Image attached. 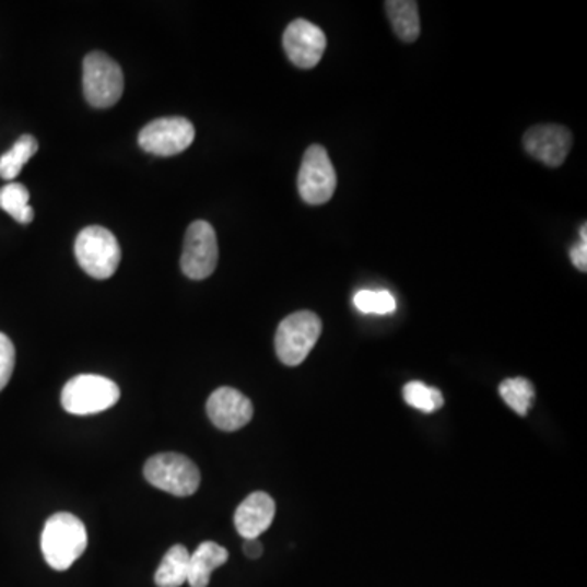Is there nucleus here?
<instances>
[{
    "label": "nucleus",
    "instance_id": "423d86ee",
    "mask_svg": "<svg viewBox=\"0 0 587 587\" xmlns=\"http://www.w3.org/2000/svg\"><path fill=\"white\" fill-rule=\"evenodd\" d=\"M125 92V78L115 59L105 52H91L84 61V94L94 108L116 105Z\"/></svg>",
    "mask_w": 587,
    "mask_h": 587
},
{
    "label": "nucleus",
    "instance_id": "0eeeda50",
    "mask_svg": "<svg viewBox=\"0 0 587 587\" xmlns=\"http://www.w3.org/2000/svg\"><path fill=\"white\" fill-rule=\"evenodd\" d=\"M297 187L307 204L320 206L330 201L337 190V172L324 145H310L302 159Z\"/></svg>",
    "mask_w": 587,
    "mask_h": 587
},
{
    "label": "nucleus",
    "instance_id": "1a4fd4ad",
    "mask_svg": "<svg viewBox=\"0 0 587 587\" xmlns=\"http://www.w3.org/2000/svg\"><path fill=\"white\" fill-rule=\"evenodd\" d=\"M218 237L212 225L206 221H196L185 235L181 271L190 280L201 281L211 277L218 267Z\"/></svg>",
    "mask_w": 587,
    "mask_h": 587
},
{
    "label": "nucleus",
    "instance_id": "5701e85b",
    "mask_svg": "<svg viewBox=\"0 0 587 587\" xmlns=\"http://www.w3.org/2000/svg\"><path fill=\"white\" fill-rule=\"evenodd\" d=\"M570 257H572L573 265H575L576 270L587 271V242L582 240L578 244L573 245L572 251H570Z\"/></svg>",
    "mask_w": 587,
    "mask_h": 587
},
{
    "label": "nucleus",
    "instance_id": "a211bd4d",
    "mask_svg": "<svg viewBox=\"0 0 587 587\" xmlns=\"http://www.w3.org/2000/svg\"><path fill=\"white\" fill-rule=\"evenodd\" d=\"M30 202V191L22 184H9L0 188V209L12 215L20 224H30L35 218Z\"/></svg>",
    "mask_w": 587,
    "mask_h": 587
},
{
    "label": "nucleus",
    "instance_id": "4468645a",
    "mask_svg": "<svg viewBox=\"0 0 587 587\" xmlns=\"http://www.w3.org/2000/svg\"><path fill=\"white\" fill-rule=\"evenodd\" d=\"M228 552L215 542H204L190 555L188 566V585L191 587H208L212 572L227 563Z\"/></svg>",
    "mask_w": 587,
    "mask_h": 587
},
{
    "label": "nucleus",
    "instance_id": "b1692460",
    "mask_svg": "<svg viewBox=\"0 0 587 587\" xmlns=\"http://www.w3.org/2000/svg\"><path fill=\"white\" fill-rule=\"evenodd\" d=\"M244 553L248 559H260L261 553H263V545H261L260 540L258 539L245 540Z\"/></svg>",
    "mask_w": 587,
    "mask_h": 587
},
{
    "label": "nucleus",
    "instance_id": "412c9836",
    "mask_svg": "<svg viewBox=\"0 0 587 587\" xmlns=\"http://www.w3.org/2000/svg\"><path fill=\"white\" fill-rule=\"evenodd\" d=\"M354 305L363 314L386 315L397 308V301L389 291H360L354 295Z\"/></svg>",
    "mask_w": 587,
    "mask_h": 587
},
{
    "label": "nucleus",
    "instance_id": "ddd939ff",
    "mask_svg": "<svg viewBox=\"0 0 587 587\" xmlns=\"http://www.w3.org/2000/svg\"><path fill=\"white\" fill-rule=\"evenodd\" d=\"M277 504L263 491L251 493L235 510V529L245 540L258 539L273 524Z\"/></svg>",
    "mask_w": 587,
    "mask_h": 587
},
{
    "label": "nucleus",
    "instance_id": "7ed1b4c3",
    "mask_svg": "<svg viewBox=\"0 0 587 587\" xmlns=\"http://www.w3.org/2000/svg\"><path fill=\"white\" fill-rule=\"evenodd\" d=\"M320 334L321 320L314 312H295L284 318L274 338V347L281 363L293 367L304 363Z\"/></svg>",
    "mask_w": 587,
    "mask_h": 587
},
{
    "label": "nucleus",
    "instance_id": "6e6552de",
    "mask_svg": "<svg viewBox=\"0 0 587 587\" xmlns=\"http://www.w3.org/2000/svg\"><path fill=\"white\" fill-rule=\"evenodd\" d=\"M138 141L142 151L149 154L172 157L193 144L195 126L181 116L154 119L142 128Z\"/></svg>",
    "mask_w": 587,
    "mask_h": 587
},
{
    "label": "nucleus",
    "instance_id": "f3484780",
    "mask_svg": "<svg viewBox=\"0 0 587 587\" xmlns=\"http://www.w3.org/2000/svg\"><path fill=\"white\" fill-rule=\"evenodd\" d=\"M38 152V141L33 136L25 134L12 145L9 152L0 157V177L13 180L19 177L26 162Z\"/></svg>",
    "mask_w": 587,
    "mask_h": 587
},
{
    "label": "nucleus",
    "instance_id": "6ab92c4d",
    "mask_svg": "<svg viewBox=\"0 0 587 587\" xmlns=\"http://www.w3.org/2000/svg\"><path fill=\"white\" fill-rule=\"evenodd\" d=\"M500 394L503 400L509 404V408H513L520 416H526L529 413L533 397H536V390H533L532 384L524 379V377L506 379L504 383H501Z\"/></svg>",
    "mask_w": 587,
    "mask_h": 587
},
{
    "label": "nucleus",
    "instance_id": "9b49d317",
    "mask_svg": "<svg viewBox=\"0 0 587 587\" xmlns=\"http://www.w3.org/2000/svg\"><path fill=\"white\" fill-rule=\"evenodd\" d=\"M573 134L560 125H537L524 134V148L536 161L556 168L566 161L572 151Z\"/></svg>",
    "mask_w": 587,
    "mask_h": 587
},
{
    "label": "nucleus",
    "instance_id": "39448f33",
    "mask_svg": "<svg viewBox=\"0 0 587 587\" xmlns=\"http://www.w3.org/2000/svg\"><path fill=\"white\" fill-rule=\"evenodd\" d=\"M144 477L155 489L180 497L195 494L201 483V473L193 460L175 453L151 457L145 462Z\"/></svg>",
    "mask_w": 587,
    "mask_h": 587
},
{
    "label": "nucleus",
    "instance_id": "4be33fe9",
    "mask_svg": "<svg viewBox=\"0 0 587 587\" xmlns=\"http://www.w3.org/2000/svg\"><path fill=\"white\" fill-rule=\"evenodd\" d=\"M15 369V348L7 334L0 333V391L10 383Z\"/></svg>",
    "mask_w": 587,
    "mask_h": 587
},
{
    "label": "nucleus",
    "instance_id": "f03ea898",
    "mask_svg": "<svg viewBox=\"0 0 587 587\" xmlns=\"http://www.w3.org/2000/svg\"><path fill=\"white\" fill-rule=\"evenodd\" d=\"M74 251L82 270L95 280L111 278L121 261V247L115 235L99 225L82 228Z\"/></svg>",
    "mask_w": 587,
    "mask_h": 587
},
{
    "label": "nucleus",
    "instance_id": "2eb2a0df",
    "mask_svg": "<svg viewBox=\"0 0 587 587\" xmlns=\"http://www.w3.org/2000/svg\"><path fill=\"white\" fill-rule=\"evenodd\" d=\"M384 7L397 38L404 43L416 42L421 32L418 3L414 0H389Z\"/></svg>",
    "mask_w": 587,
    "mask_h": 587
},
{
    "label": "nucleus",
    "instance_id": "aec40b11",
    "mask_svg": "<svg viewBox=\"0 0 587 587\" xmlns=\"http://www.w3.org/2000/svg\"><path fill=\"white\" fill-rule=\"evenodd\" d=\"M403 398L410 407L424 413H433L441 410L444 404V397L441 390L424 386L423 383H410L404 386Z\"/></svg>",
    "mask_w": 587,
    "mask_h": 587
},
{
    "label": "nucleus",
    "instance_id": "f8f14e48",
    "mask_svg": "<svg viewBox=\"0 0 587 587\" xmlns=\"http://www.w3.org/2000/svg\"><path fill=\"white\" fill-rule=\"evenodd\" d=\"M209 420L221 431L234 433L250 423L254 404L242 391L232 387H221L209 397L206 404Z\"/></svg>",
    "mask_w": 587,
    "mask_h": 587
},
{
    "label": "nucleus",
    "instance_id": "dca6fc26",
    "mask_svg": "<svg viewBox=\"0 0 587 587\" xmlns=\"http://www.w3.org/2000/svg\"><path fill=\"white\" fill-rule=\"evenodd\" d=\"M188 566H190V552L187 547H172L155 572V585L159 587L184 586L188 583Z\"/></svg>",
    "mask_w": 587,
    "mask_h": 587
},
{
    "label": "nucleus",
    "instance_id": "9d476101",
    "mask_svg": "<svg viewBox=\"0 0 587 587\" xmlns=\"http://www.w3.org/2000/svg\"><path fill=\"white\" fill-rule=\"evenodd\" d=\"M284 51L294 66L312 69L324 58L327 49V36L320 26L308 20L297 19L290 23L283 36Z\"/></svg>",
    "mask_w": 587,
    "mask_h": 587
},
{
    "label": "nucleus",
    "instance_id": "f257e3e1",
    "mask_svg": "<svg viewBox=\"0 0 587 587\" xmlns=\"http://www.w3.org/2000/svg\"><path fill=\"white\" fill-rule=\"evenodd\" d=\"M87 549V530L74 514L58 513L46 520L42 533V552L56 572L71 568Z\"/></svg>",
    "mask_w": 587,
    "mask_h": 587
},
{
    "label": "nucleus",
    "instance_id": "20e7f679",
    "mask_svg": "<svg viewBox=\"0 0 587 587\" xmlns=\"http://www.w3.org/2000/svg\"><path fill=\"white\" fill-rule=\"evenodd\" d=\"M121 391L111 379L95 374H81L66 384L61 394V403L68 413H102L118 403Z\"/></svg>",
    "mask_w": 587,
    "mask_h": 587
}]
</instances>
